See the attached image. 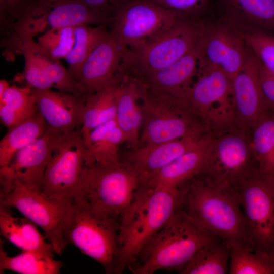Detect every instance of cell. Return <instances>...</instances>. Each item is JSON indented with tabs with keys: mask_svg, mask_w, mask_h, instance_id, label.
<instances>
[{
	"mask_svg": "<svg viewBox=\"0 0 274 274\" xmlns=\"http://www.w3.org/2000/svg\"><path fill=\"white\" fill-rule=\"evenodd\" d=\"M181 187V209L200 227L226 243L256 249L249 233L237 190L198 175Z\"/></svg>",
	"mask_w": 274,
	"mask_h": 274,
	"instance_id": "1",
	"label": "cell"
},
{
	"mask_svg": "<svg viewBox=\"0 0 274 274\" xmlns=\"http://www.w3.org/2000/svg\"><path fill=\"white\" fill-rule=\"evenodd\" d=\"M181 188L141 187L120 220L117 273L135 261L147 242L181 207Z\"/></svg>",
	"mask_w": 274,
	"mask_h": 274,
	"instance_id": "2",
	"label": "cell"
},
{
	"mask_svg": "<svg viewBox=\"0 0 274 274\" xmlns=\"http://www.w3.org/2000/svg\"><path fill=\"white\" fill-rule=\"evenodd\" d=\"M218 239L180 208L128 268L134 274H153L159 270L179 272L200 248Z\"/></svg>",
	"mask_w": 274,
	"mask_h": 274,
	"instance_id": "3",
	"label": "cell"
},
{
	"mask_svg": "<svg viewBox=\"0 0 274 274\" xmlns=\"http://www.w3.org/2000/svg\"><path fill=\"white\" fill-rule=\"evenodd\" d=\"M120 220L100 215L81 199H73L63 234L72 244L96 261L106 273H117L120 256Z\"/></svg>",
	"mask_w": 274,
	"mask_h": 274,
	"instance_id": "4",
	"label": "cell"
},
{
	"mask_svg": "<svg viewBox=\"0 0 274 274\" xmlns=\"http://www.w3.org/2000/svg\"><path fill=\"white\" fill-rule=\"evenodd\" d=\"M141 186L136 172L121 161L113 165H85L74 198L100 215L120 220Z\"/></svg>",
	"mask_w": 274,
	"mask_h": 274,
	"instance_id": "5",
	"label": "cell"
},
{
	"mask_svg": "<svg viewBox=\"0 0 274 274\" xmlns=\"http://www.w3.org/2000/svg\"><path fill=\"white\" fill-rule=\"evenodd\" d=\"M179 20L151 41L126 49L118 75L142 81L169 66L196 46L202 23Z\"/></svg>",
	"mask_w": 274,
	"mask_h": 274,
	"instance_id": "6",
	"label": "cell"
},
{
	"mask_svg": "<svg viewBox=\"0 0 274 274\" xmlns=\"http://www.w3.org/2000/svg\"><path fill=\"white\" fill-rule=\"evenodd\" d=\"M140 82L143 121L138 147L208 131L186 100Z\"/></svg>",
	"mask_w": 274,
	"mask_h": 274,
	"instance_id": "7",
	"label": "cell"
},
{
	"mask_svg": "<svg viewBox=\"0 0 274 274\" xmlns=\"http://www.w3.org/2000/svg\"><path fill=\"white\" fill-rule=\"evenodd\" d=\"M185 100L208 131L216 136L238 128L232 79L221 70L199 69Z\"/></svg>",
	"mask_w": 274,
	"mask_h": 274,
	"instance_id": "8",
	"label": "cell"
},
{
	"mask_svg": "<svg viewBox=\"0 0 274 274\" xmlns=\"http://www.w3.org/2000/svg\"><path fill=\"white\" fill-rule=\"evenodd\" d=\"M73 199H57L18 180L1 190L0 204L14 208L44 231L55 254L61 255L67 244L63 231Z\"/></svg>",
	"mask_w": 274,
	"mask_h": 274,
	"instance_id": "9",
	"label": "cell"
},
{
	"mask_svg": "<svg viewBox=\"0 0 274 274\" xmlns=\"http://www.w3.org/2000/svg\"><path fill=\"white\" fill-rule=\"evenodd\" d=\"M249 133L236 128L218 135H212L199 175L236 189L256 170Z\"/></svg>",
	"mask_w": 274,
	"mask_h": 274,
	"instance_id": "10",
	"label": "cell"
},
{
	"mask_svg": "<svg viewBox=\"0 0 274 274\" xmlns=\"http://www.w3.org/2000/svg\"><path fill=\"white\" fill-rule=\"evenodd\" d=\"M179 20L173 13L148 0H125L113 10L110 33L126 49L151 41Z\"/></svg>",
	"mask_w": 274,
	"mask_h": 274,
	"instance_id": "11",
	"label": "cell"
},
{
	"mask_svg": "<svg viewBox=\"0 0 274 274\" xmlns=\"http://www.w3.org/2000/svg\"><path fill=\"white\" fill-rule=\"evenodd\" d=\"M236 189L255 248L267 253L274 243V182L256 170Z\"/></svg>",
	"mask_w": 274,
	"mask_h": 274,
	"instance_id": "12",
	"label": "cell"
},
{
	"mask_svg": "<svg viewBox=\"0 0 274 274\" xmlns=\"http://www.w3.org/2000/svg\"><path fill=\"white\" fill-rule=\"evenodd\" d=\"M85 165V147L80 129L64 134L46 167L42 191L48 197L74 199Z\"/></svg>",
	"mask_w": 274,
	"mask_h": 274,
	"instance_id": "13",
	"label": "cell"
},
{
	"mask_svg": "<svg viewBox=\"0 0 274 274\" xmlns=\"http://www.w3.org/2000/svg\"><path fill=\"white\" fill-rule=\"evenodd\" d=\"M196 48L198 69H219L231 79L244 67L252 54L241 31L225 24L202 23Z\"/></svg>",
	"mask_w": 274,
	"mask_h": 274,
	"instance_id": "14",
	"label": "cell"
},
{
	"mask_svg": "<svg viewBox=\"0 0 274 274\" xmlns=\"http://www.w3.org/2000/svg\"><path fill=\"white\" fill-rule=\"evenodd\" d=\"M109 18L77 0H39L29 10L20 28L24 36L55 28L108 24Z\"/></svg>",
	"mask_w": 274,
	"mask_h": 274,
	"instance_id": "15",
	"label": "cell"
},
{
	"mask_svg": "<svg viewBox=\"0 0 274 274\" xmlns=\"http://www.w3.org/2000/svg\"><path fill=\"white\" fill-rule=\"evenodd\" d=\"M64 135L47 127L33 142L15 153L6 165L0 167L1 190L18 180L27 187L42 191L45 170Z\"/></svg>",
	"mask_w": 274,
	"mask_h": 274,
	"instance_id": "16",
	"label": "cell"
},
{
	"mask_svg": "<svg viewBox=\"0 0 274 274\" xmlns=\"http://www.w3.org/2000/svg\"><path fill=\"white\" fill-rule=\"evenodd\" d=\"M125 49L108 30L79 73L77 80L86 97L115 84Z\"/></svg>",
	"mask_w": 274,
	"mask_h": 274,
	"instance_id": "17",
	"label": "cell"
},
{
	"mask_svg": "<svg viewBox=\"0 0 274 274\" xmlns=\"http://www.w3.org/2000/svg\"><path fill=\"white\" fill-rule=\"evenodd\" d=\"M259 68V62L251 54L231 80L237 126L249 133L268 111L261 89Z\"/></svg>",
	"mask_w": 274,
	"mask_h": 274,
	"instance_id": "18",
	"label": "cell"
},
{
	"mask_svg": "<svg viewBox=\"0 0 274 274\" xmlns=\"http://www.w3.org/2000/svg\"><path fill=\"white\" fill-rule=\"evenodd\" d=\"M210 133L208 131L159 143L139 146L121 161L138 174L143 186L154 174L176 158L199 145Z\"/></svg>",
	"mask_w": 274,
	"mask_h": 274,
	"instance_id": "19",
	"label": "cell"
},
{
	"mask_svg": "<svg viewBox=\"0 0 274 274\" xmlns=\"http://www.w3.org/2000/svg\"><path fill=\"white\" fill-rule=\"evenodd\" d=\"M31 91L47 127L62 134L80 128L85 97L51 89Z\"/></svg>",
	"mask_w": 274,
	"mask_h": 274,
	"instance_id": "20",
	"label": "cell"
},
{
	"mask_svg": "<svg viewBox=\"0 0 274 274\" xmlns=\"http://www.w3.org/2000/svg\"><path fill=\"white\" fill-rule=\"evenodd\" d=\"M116 120L123 132L126 143L136 148L139 143L143 113L140 82L126 77L118 79Z\"/></svg>",
	"mask_w": 274,
	"mask_h": 274,
	"instance_id": "21",
	"label": "cell"
},
{
	"mask_svg": "<svg viewBox=\"0 0 274 274\" xmlns=\"http://www.w3.org/2000/svg\"><path fill=\"white\" fill-rule=\"evenodd\" d=\"M196 47L169 66L139 81L146 86L185 100L199 68Z\"/></svg>",
	"mask_w": 274,
	"mask_h": 274,
	"instance_id": "22",
	"label": "cell"
},
{
	"mask_svg": "<svg viewBox=\"0 0 274 274\" xmlns=\"http://www.w3.org/2000/svg\"><path fill=\"white\" fill-rule=\"evenodd\" d=\"M211 136L210 134L197 147L154 174L142 187L178 188L184 183L199 175L204 166L208 144Z\"/></svg>",
	"mask_w": 274,
	"mask_h": 274,
	"instance_id": "23",
	"label": "cell"
},
{
	"mask_svg": "<svg viewBox=\"0 0 274 274\" xmlns=\"http://www.w3.org/2000/svg\"><path fill=\"white\" fill-rule=\"evenodd\" d=\"M83 139L86 165H113L121 162L119 149L126 139L115 118L97 126Z\"/></svg>",
	"mask_w": 274,
	"mask_h": 274,
	"instance_id": "24",
	"label": "cell"
},
{
	"mask_svg": "<svg viewBox=\"0 0 274 274\" xmlns=\"http://www.w3.org/2000/svg\"><path fill=\"white\" fill-rule=\"evenodd\" d=\"M25 217L13 216L9 208L0 204L1 234L22 251H29L54 257L53 246L47 242L36 227Z\"/></svg>",
	"mask_w": 274,
	"mask_h": 274,
	"instance_id": "25",
	"label": "cell"
},
{
	"mask_svg": "<svg viewBox=\"0 0 274 274\" xmlns=\"http://www.w3.org/2000/svg\"><path fill=\"white\" fill-rule=\"evenodd\" d=\"M250 133L256 171L274 182V111L268 110Z\"/></svg>",
	"mask_w": 274,
	"mask_h": 274,
	"instance_id": "26",
	"label": "cell"
},
{
	"mask_svg": "<svg viewBox=\"0 0 274 274\" xmlns=\"http://www.w3.org/2000/svg\"><path fill=\"white\" fill-rule=\"evenodd\" d=\"M118 83L87 96L80 128L83 139L97 126L116 118Z\"/></svg>",
	"mask_w": 274,
	"mask_h": 274,
	"instance_id": "27",
	"label": "cell"
},
{
	"mask_svg": "<svg viewBox=\"0 0 274 274\" xmlns=\"http://www.w3.org/2000/svg\"><path fill=\"white\" fill-rule=\"evenodd\" d=\"M46 128V123L38 111L9 128L0 141V167L6 165L15 153L39 138Z\"/></svg>",
	"mask_w": 274,
	"mask_h": 274,
	"instance_id": "28",
	"label": "cell"
},
{
	"mask_svg": "<svg viewBox=\"0 0 274 274\" xmlns=\"http://www.w3.org/2000/svg\"><path fill=\"white\" fill-rule=\"evenodd\" d=\"M229 21L247 22L274 31V0H224Z\"/></svg>",
	"mask_w": 274,
	"mask_h": 274,
	"instance_id": "29",
	"label": "cell"
},
{
	"mask_svg": "<svg viewBox=\"0 0 274 274\" xmlns=\"http://www.w3.org/2000/svg\"><path fill=\"white\" fill-rule=\"evenodd\" d=\"M230 249L217 239L200 248L179 272L181 274H225L229 272Z\"/></svg>",
	"mask_w": 274,
	"mask_h": 274,
	"instance_id": "30",
	"label": "cell"
},
{
	"mask_svg": "<svg viewBox=\"0 0 274 274\" xmlns=\"http://www.w3.org/2000/svg\"><path fill=\"white\" fill-rule=\"evenodd\" d=\"M0 273L10 270L21 274H58L63 265L61 261L54 257L36 253L23 251L19 254L10 256L0 241Z\"/></svg>",
	"mask_w": 274,
	"mask_h": 274,
	"instance_id": "31",
	"label": "cell"
},
{
	"mask_svg": "<svg viewBox=\"0 0 274 274\" xmlns=\"http://www.w3.org/2000/svg\"><path fill=\"white\" fill-rule=\"evenodd\" d=\"M108 24H104L74 27V44L64 59L67 63V70L76 80L84 62L108 32Z\"/></svg>",
	"mask_w": 274,
	"mask_h": 274,
	"instance_id": "32",
	"label": "cell"
},
{
	"mask_svg": "<svg viewBox=\"0 0 274 274\" xmlns=\"http://www.w3.org/2000/svg\"><path fill=\"white\" fill-rule=\"evenodd\" d=\"M228 246L230 249L229 273H274L266 253L242 244Z\"/></svg>",
	"mask_w": 274,
	"mask_h": 274,
	"instance_id": "33",
	"label": "cell"
},
{
	"mask_svg": "<svg viewBox=\"0 0 274 274\" xmlns=\"http://www.w3.org/2000/svg\"><path fill=\"white\" fill-rule=\"evenodd\" d=\"M33 38L26 37L20 42L19 54L24 58L22 76L27 86L37 89H51L54 86L41 65L38 54V44Z\"/></svg>",
	"mask_w": 274,
	"mask_h": 274,
	"instance_id": "34",
	"label": "cell"
},
{
	"mask_svg": "<svg viewBox=\"0 0 274 274\" xmlns=\"http://www.w3.org/2000/svg\"><path fill=\"white\" fill-rule=\"evenodd\" d=\"M38 1L0 0L1 42H6L12 39L21 21Z\"/></svg>",
	"mask_w": 274,
	"mask_h": 274,
	"instance_id": "35",
	"label": "cell"
},
{
	"mask_svg": "<svg viewBox=\"0 0 274 274\" xmlns=\"http://www.w3.org/2000/svg\"><path fill=\"white\" fill-rule=\"evenodd\" d=\"M38 54L41 65L54 88L59 91L84 97L83 92L76 79L67 68L46 55L38 44Z\"/></svg>",
	"mask_w": 274,
	"mask_h": 274,
	"instance_id": "36",
	"label": "cell"
},
{
	"mask_svg": "<svg viewBox=\"0 0 274 274\" xmlns=\"http://www.w3.org/2000/svg\"><path fill=\"white\" fill-rule=\"evenodd\" d=\"M37 43L51 59L59 61L65 58L74 44V27L51 28L38 39Z\"/></svg>",
	"mask_w": 274,
	"mask_h": 274,
	"instance_id": "37",
	"label": "cell"
},
{
	"mask_svg": "<svg viewBox=\"0 0 274 274\" xmlns=\"http://www.w3.org/2000/svg\"><path fill=\"white\" fill-rule=\"evenodd\" d=\"M241 33L251 53L267 72L274 75V35L261 30Z\"/></svg>",
	"mask_w": 274,
	"mask_h": 274,
	"instance_id": "38",
	"label": "cell"
},
{
	"mask_svg": "<svg viewBox=\"0 0 274 274\" xmlns=\"http://www.w3.org/2000/svg\"><path fill=\"white\" fill-rule=\"evenodd\" d=\"M0 104L8 106L26 118L38 111L31 88L27 85L23 87L10 86L0 99Z\"/></svg>",
	"mask_w": 274,
	"mask_h": 274,
	"instance_id": "39",
	"label": "cell"
},
{
	"mask_svg": "<svg viewBox=\"0 0 274 274\" xmlns=\"http://www.w3.org/2000/svg\"><path fill=\"white\" fill-rule=\"evenodd\" d=\"M174 14L180 20H198L210 0H148Z\"/></svg>",
	"mask_w": 274,
	"mask_h": 274,
	"instance_id": "40",
	"label": "cell"
},
{
	"mask_svg": "<svg viewBox=\"0 0 274 274\" xmlns=\"http://www.w3.org/2000/svg\"><path fill=\"white\" fill-rule=\"evenodd\" d=\"M259 78L267 108L274 111V75L267 72L259 63Z\"/></svg>",
	"mask_w": 274,
	"mask_h": 274,
	"instance_id": "41",
	"label": "cell"
},
{
	"mask_svg": "<svg viewBox=\"0 0 274 274\" xmlns=\"http://www.w3.org/2000/svg\"><path fill=\"white\" fill-rule=\"evenodd\" d=\"M109 19L115 7L125 0H77Z\"/></svg>",
	"mask_w": 274,
	"mask_h": 274,
	"instance_id": "42",
	"label": "cell"
},
{
	"mask_svg": "<svg viewBox=\"0 0 274 274\" xmlns=\"http://www.w3.org/2000/svg\"><path fill=\"white\" fill-rule=\"evenodd\" d=\"M0 118L1 123L8 129L27 119L5 104H0Z\"/></svg>",
	"mask_w": 274,
	"mask_h": 274,
	"instance_id": "43",
	"label": "cell"
},
{
	"mask_svg": "<svg viewBox=\"0 0 274 274\" xmlns=\"http://www.w3.org/2000/svg\"><path fill=\"white\" fill-rule=\"evenodd\" d=\"M10 86L9 83L4 79L0 80V99L3 97L4 93Z\"/></svg>",
	"mask_w": 274,
	"mask_h": 274,
	"instance_id": "44",
	"label": "cell"
},
{
	"mask_svg": "<svg viewBox=\"0 0 274 274\" xmlns=\"http://www.w3.org/2000/svg\"><path fill=\"white\" fill-rule=\"evenodd\" d=\"M267 254L274 273V243L267 252Z\"/></svg>",
	"mask_w": 274,
	"mask_h": 274,
	"instance_id": "45",
	"label": "cell"
}]
</instances>
